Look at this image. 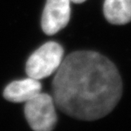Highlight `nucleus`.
<instances>
[{"mask_svg": "<svg viewBox=\"0 0 131 131\" xmlns=\"http://www.w3.org/2000/svg\"><path fill=\"white\" fill-rule=\"evenodd\" d=\"M54 102L76 119L94 121L118 103L123 83L116 66L95 51H75L62 61L52 83Z\"/></svg>", "mask_w": 131, "mask_h": 131, "instance_id": "obj_1", "label": "nucleus"}, {"mask_svg": "<svg viewBox=\"0 0 131 131\" xmlns=\"http://www.w3.org/2000/svg\"><path fill=\"white\" fill-rule=\"evenodd\" d=\"M64 49L56 42H47L28 58L26 72L29 78L40 80L50 76L63 61Z\"/></svg>", "mask_w": 131, "mask_h": 131, "instance_id": "obj_2", "label": "nucleus"}, {"mask_svg": "<svg viewBox=\"0 0 131 131\" xmlns=\"http://www.w3.org/2000/svg\"><path fill=\"white\" fill-rule=\"evenodd\" d=\"M25 116L30 127L36 131H50L56 127L57 115L54 99L48 94L38 93L26 102Z\"/></svg>", "mask_w": 131, "mask_h": 131, "instance_id": "obj_3", "label": "nucleus"}, {"mask_svg": "<svg viewBox=\"0 0 131 131\" xmlns=\"http://www.w3.org/2000/svg\"><path fill=\"white\" fill-rule=\"evenodd\" d=\"M71 17V0H47L41 26L47 35H54L66 27Z\"/></svg>", "mask_w": 131, "mask_h": 131, "instance_id": "obj_4", "label": "nucleus"}, {"mask_svg": "<svg viewBox=\"0 0 131 131\" xmlns=\"http://www.w3.org/2000/svg\"><path fill=\"white\" fill-rule=\"evenodd\" d=\"M42 85L38 79L28 78L10 83L4 90V97L11 102H27L41 92Z\"/></svg>", "mask_w": 131, "mask_h": 131, "instance_id": "obj_5", "label": "nucleus"}, {"mask_svg": "<svg viewBox=\"0 0 131 131\" xmlns=\"http://www.w3.org/2000/svg\"><path fill=\"white\" fill-rule=\"evenodd\" d=\"M103 11L111 24H127L131 21V0H105Z\"/></svg>", "mask_w": 131, "mask_h": 131, "instance_id": "obj_6", "label": "nucleus"}, {"mask_svg": "<svg viewBox=\"0 0 131 131\" xmlns=\"http://www.w3.org/2000/svg\"><path fill=\"white\" fill-rule=\"evenodd\" d=\"M86 0H71V2H73L75 4H82V3L85 2Z\"/></svg>", "mask_w": 131, "mask_h": 131, "instance_id": "obj_7", "label": "nucleus"}]
</instances>
